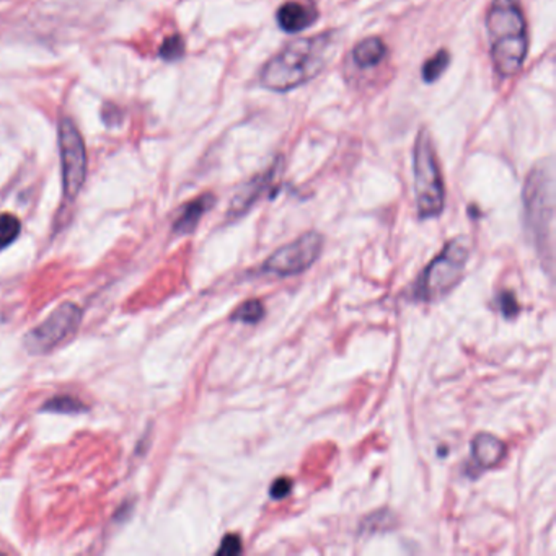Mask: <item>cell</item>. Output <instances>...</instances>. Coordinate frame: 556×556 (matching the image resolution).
<instances>
[{
  "label": "cell",
  "instance_id": "30bf717a",
  "mask_svg": "<svg viewBox=\"0 0 556 556\" xmlns=\"http://www.w3.org/2000/svg\"><path fill=\"white\" fill-rule=\"evenodd\" d=\"M274 170H268L266 174L255 176L251 182L241 186L240 192L235 194L231 208H229V217L237 219L249 212V209L259 200V196L265 193L266 188L273 182Z\"/></svg>",
  "mask_w": 556,
  "mask_h": 556
},
{
  "label": "cell",
  "instance_id": "ac0fdd59",
  "mask_svg": "<svg viewBox=\"0 0 556 556\" xmlns=\"http://www.w3.org/2000/svg\"><path fill=\"white\" fill-rule=\"evenodd\" d=\"M184 54V42H183L180 34H174V36H168L165 42H162L160 51H158V56L165 61H178L183 58Z\"/></svg>",
  "mask_w": 556,
  "mask_h": 556
},
{
  "label": "cell",
  "instance_id": "6da1fadb",
  "mask_svg": "<svg viewBox=\"0 0 556 556\" xmlns=\"http://www.w3.org/2000/svg\"><path fill=\"white\" fill-rule=\"evenodd\" d=\"M332 46V33L292 42L266 62L259 74V83L273 91H289L300 87L324 71Z\"/></svg>",
  "mask_w": 556,
  "mask_h": 556
},
{
  "label": "cell",
  "instance_id": "9a60e30c",
  "mask_svg": "<svg viewBox=\"0 0 556 556\" xmlns=\"http://www.w3.org/2000/svg\"><path fill=\"white\" fill-rule=\"evenodd\" d=\"M20 231H22V222L18 221V217L0 214V249H5L12 241L17 240Z\"/></svg>",
  "mask_w": 556,
  "mask_h": 556
},
{
  "label": "cell",
  "instance_id": "8992f818",
  "mask_svg": "<svg viewBox=\"0 0 556 556\" xmlns=\"http://www.w3.org/2000/svg\"><path fill=\"white\" fill-rule=\"evenodd\" d=\"M58 142L64 196L74 201L87 176V150L82 134L71 118L59 121Z\"/></svg>",
  "mask_w": 556,
  "mask_h": 556
},
{
  "label": "cell",
  "instance_id": "ba28073f",
  "mask_svg": "<svg viewBox=\"0 0 556 556\" xmlns=\"http://www.w3.org/2000/svg\"><path fill=\"white\" fill-rule=\"evenodd\" d=\"M324 249V237L318 232H306L299 239L276 250L263 265L265 273L276 276H294L304 273L316 263Z\"/></svg>",
  "mask_w": 556,
  "mask_h": 556
},
{
  "label": "cell",
  "instance_id": "7c38bea8",
  "mask_svg": "<svg viewBox=\"0 0 556 556\" xmlns=\"http://www.w3.org/2000/svg\"><path fill=\"white\" fill-rule=\"evenodd\" d=\"M216 198L212 194H203L196 200L190 201L182 209L180 216L174 221V232L178 235L194 232V229L200 224L201 217L208 212L209 209L214 206Z\"/></svg>",
  "mask_w": 556,
  "mask_h": 556
},
{
  "label": "cell",
  "instance_id": "4fadbf2b",
  "mask_svg": "<svg viewBox=\"0 0 556 556\" xmlns=\"http://www.w3.org/2000/svg\"><path fill=\"white\" fill-rule=\"evenodd\" d=\"M385 54H387V48H385L382 40L367 38L364 42L356 44V48L353 51V59H354L357 67L369 69V67L381 64L385 59Z\"/></svg>",
  "mask_w": 556,
  "mask_h": 556
},
{
  "label": "cell",
  "instance_id": "5bb4252c",
  "mask_svg": "<svg viewBox=\"0 0 556 556\" xmlns=\"http://www.w3.org/2000/svg\"><path fill=\"white\" fill-rule=\"evenodd\" d=\"M266 310L263 302L258 299H250L235 308L231 320L241 322V324L255 325L265 318Z\"/></svg>",
  "mask_w": 556,
  "mask_h": 556
},
{
  "label": "cell",
  "instance_id": "277c9868",
  "mask_svg": "<svg viewBox=\"0 0 556 556\" xmlns=\"http://www.w3.org/2000/svg\"><path fill=\"white\" fill-rule=\"evenodd\" d=\"M468 243L464 237L448 241L439 255L424 268L415 286V297L419 300L440 299L462 281L468 261Z\"/></svg>",
  "mask_w": 556,
  "mask_h": 556
},
{
  "label": "cell",
  "instance_id": "d6986e66",
  "mask_svg": "<svg viewBox=\"0 0 556 556\" xmlns=\"http://www.w3.org/2000/svg\"><path fill=\"white\" fill-rule=\"evenodd\" d=\"M499 307H501V312H503V316H506L507 320L514 318L519 314V304H517V299H515L513 292L507 291L501 294Z\"/></svg>",
  "mask_w": 556,
  "mask_h": 556
},
{
  "label": "cell",
  "instance_id": "e0dca14e",
  "mask_svg": "<svg viewBox=\"0 0 556 556\" xmlns=\"http://www.w3.org/2000/svg\"><path fill=\"white\" fill-rule=\"evenodd\" d=\"M450 62V56L446 50L436 52V56H432L423 66V80L424 82H434L446 69Z\"/></svg>",
  "mask_w": 556,
  "mask_h": 556
},
{
  "label": "cell",
  "instance_id": "8fae6325",
  "mask_svg": "<svg viewBox=\"0 0 556 556\" xmlns=\"http://www.w3.org/2000/svg\"><path fill=\"white\" fill-rule=\"evenodd\" d=\"M276 18H278V25L281 26L284 32L297 33L316 22V12L308 5L289 2L278 10Z\"/></svg>",
  "mask_w": 556,
  "mask_h": 556
},
{
  "label": "cell",
  "instance_id": "3957f363",
  "mask_svg": "<svg viewBox=\"0 0 556 556\" xmlns=\"http://www.w3.org/2000/svg\"><path fill=\"white\" fill-rule=\"evenodd\" d=\"M525 222L532 240L540 253L551 257V222H553V176L547 164L532 170L523 190Z\"/></svg>",
  "mask_w": 556,
  "mask_h": 556
},
{
  "label": "cell",
  "instance_id": "44dd1931",
  "mask_svg": "<svg viewBox=\"0 0 556 556\" xmlns=\"http://www.w3.org/2000/svg\"><path fill=\"white\" fill-rule=\"evenodd\" d=\"M292 486H294V482H292V480L286 478V476H281V478L274 480L273 485H271V490H269V495H271V498L273 499H284L286 496H289Z\"/></svg>",
  "mask_w": 556,
  "mask_h": 556
},
{
  "label": "cell",
  "instance_id": "9c48e42d",
  "mask_svg": "<svg viewBox=\"0 0 556 556\" xmlns=\"http://www.w3.org/2000/svg\"><path fill=\"white\" fill-rule=\"evenodd\" d=\"M506 456V446L503 440L488 432H480L472 440V458L475 466L488 470L499 466Z\"/></svg>",
  "mask_w": 556,
  "mask_h": 556
},
{
  "label": "cell",
  "instance_id": "ffe728a7",
  "mask_svg": "<svg viewBox=\"0 0 556 556\" xmlns=\"http://www.w3.org/2000/svg\"><path fill=\"white\" fill-rule=\"evenodd\" d=\"M217 555H239L241 553V540L239 535H235V533H229V535H225L224 540H222V543H221V548L216 551Z\"/></svg>",
  "mask_w": 556,
  "mask_h": 556
},
{
  "label": "cell",
  "instance_id": "7a4b0ae2",
  "mask_svg": "<svg viewBox=\"0 0 556 556\" xmlns=\"http://www.w3.org/2000/svg\"><path fill=\"white\" fill-rule=\"evenodd\" d=\"M486 28L493 66L501 77H513L523 66L529 50L527 24L517 0H493Z\"/></svg>",
  "mask_w": 556,
  "mask_h": 556
},
{
  "label": "cell",
  "instance_id": "2e32d148",
  "mask_svg": "<svg viewBox=\"0 0 556 556\" xmlns=\"http://www.w3.org/2000/svg\"><path fill=\"white\" fill-rule=\"evenodd\" d=\"M44 411H54V413H80L85 411L87 407H83L80 400L74 399V397H69V395H59L51 399L44 407Z\"/></svg>",
  "mask_w": 556,
  "mask_h": 556
},
{
  "label": "cell",
  "instance_id": "52a82bcc",
  "mask_svg": "<svg viewBox=\"0 0 556 556\" xmlns=\"http://www.w3.org/2000/svg\"><path fill=\"white\" fill-rule=\"evenodd\" d=\"M82 320V312L74 302H64L44 322L25 336V348L33 354H44L74 335Z\"/></svg>",
  "mask_w": 556,
  "mask_h": 556
},
{
  "label": "cell",
  "instance_id": "5b68a950",
  "mask_svg": "<svg viewBox=\"0 0 556 556\" xmlns=\"http://www.w3.org/2000/svg\"><path fill=\"white\" fill-rule=\"evenodd\" d=\"M415 174V196L418 214L421 219L439 216L444 209L446 193L440 178L439 166L428 131L418 134L413 158Z\"/></svg>",
  "mask_w": 556,
  "mask_h": 556
}]
</instances>
